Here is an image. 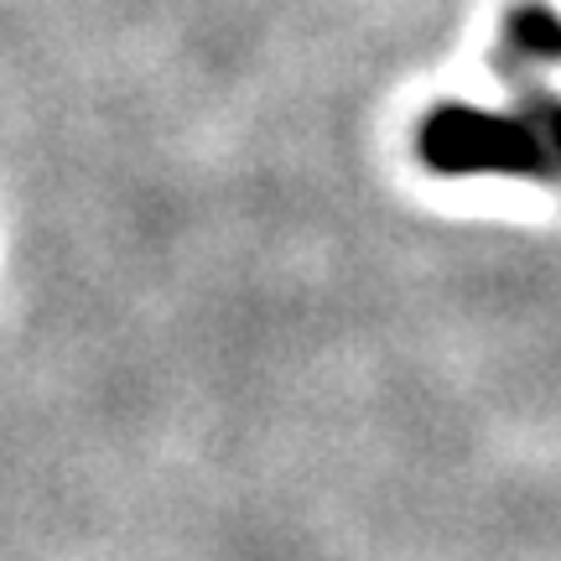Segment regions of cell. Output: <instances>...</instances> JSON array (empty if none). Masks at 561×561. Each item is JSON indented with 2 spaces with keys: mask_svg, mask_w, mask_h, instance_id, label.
<instances>
[{
  "mask_svg": "<svg viewBox=\"0 0 561 561\" xmlns=\"http://www.w3.org/2000/svg\"><path fill=\"white\" fill-rule=\"evenodd\" d=\"M421 161L437 172H525V178H546L551 172V146H546L530 125L504 121V115H483L468 104H442L421 121Z\"/></svg>",
  "mask_w": 561,
  "mask_h": 561,
  "instance_id": "obj_1",
  "label": "cell"
},
{
  "mask_svg": "<svg viewBox=\"0 0 561 561\" xmlns=\"http://www.w3.org/2000/svg\"><path fill=\"white\" fill-rule=\"evenodd\" d=\"M510 47H520L525 58H561V21L546 5H520L510 11Z\"/></svg>",
  "mask_w": 561,
  "mask_h": 561,
  "instance_id": "obj_2",
  "label": "cell"
},
{
  "mask_svg": "<svg viewBox=\"0 0 561 561\" xmlns=\"http://www.w3.org/2000/svg\"><path fill=\"white\" fill-rule=\"evenodd\" d=\"M551 151H561V110H551Z\"/></svg>",
  "mask_w": 561,
  "mask_h": 561,
  "instance_id": "obj_3",
  "label": "cell"
}]
</instances>
